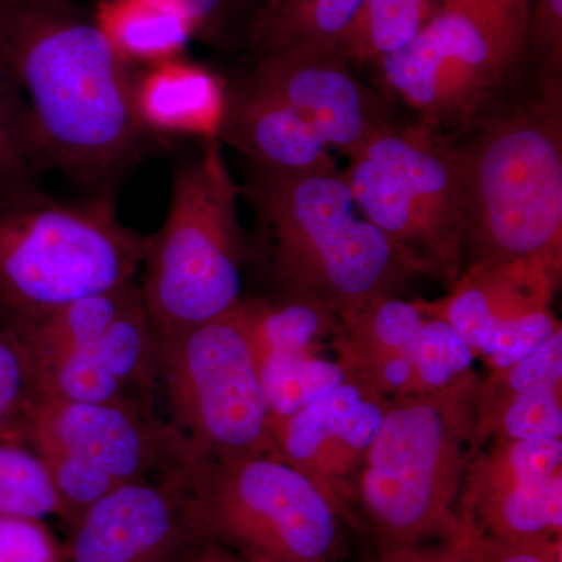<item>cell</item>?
Listing matches in <instances>:
<instances>
[{"label": "cell", "mask_w": 562, "mask_h": 562, "mask_svg": "<svg viewBox=\"0 0 562 562\" xmlns=\"http://www.w3.org/2000/svg\"><path fill=\"white\" fill-rule=\"evenodd\" d=\"M0 60L20 88L44 162L91 188L143 157L138 77L99 22L66 0H0Z\"/></svg>", "instance_id": "obj_1"}, {"label": "cell", "mask_w": 562, "mask_h": 562, "mask_svg": "<svg viewBox=\"0 0 562 562\" xmlns=\"http://www.w3.org/2000/svg\"><path fill=\"white\" fill-rule=\"evenodd\" d=\"M243 198L279 297L314 302L344 317L373 299L401 294L414 276L362 216L336 162L308 171L251 169Z\"/></svg>", "instance_id": "obj_2"}, {"label": "cell", "mask_w": 562, "mask_h": 562, "mask_svg": "<svg viewBox=\"0 0 562 562\" xmlns=\"http://www.w3.org/2000/svg\"><path fill=\"white\" fill-rule=\"evenodd\" d=\"M460 147L462 271L516 260L562 269V83L498 103Z\"/></svg>", "instance_id": "obj_3"}, {"label": "cell", "mask_w": 562, "mask_h": 562, "mask_svg": "<svg viewBox=\"0 0 562 562\" xmlns=\"http://www.w3.org/2000/svg\"><path fill=\"white\" fill-rule=\"evenodd\" d=\"M480 380L471 372L387 405L350 497V522L364 525L380 547L417 549L462 530V483L480 450Z\"/></svg>", "instance_id": "obj_4"}, {"label": "cell", "mask_w": 562, "mask_h": 562, "mask_svg": "<svg viewBox=\"0 0 562 562\" xmlns=\"http://www.w3.org/2000/svg\"><path fill=\"white\" fill-rule=\"evenodd\" d=\"M150 236L117 216L106 192L80 202L35 184L0 194V313L33 324L90 295L136 280Z\"/></svg>", "instance_id": "obj_5"}, {"label": "cell", "mask_w": 562, "mask_h": 562, "mask_svg": "<svg viewBox=\"0 0 562 562\" xmlns=\"http://www.w3.org/2000/svg\"><path fill=\"white\" fill-rule=\"evenodd\" d=\"M241 198L243 187L216 138L206 139L173 172L168 213L150 236L139 283L158 342L216 319L243 301L251 250L239 222Z\"/></svg>", "instance_id": "obj_6"}, {"label": "cell", "mask_w": 562, "mask_h": 562, "mask_svg": "<svg viewBox=\"0 0 562 562\" xmlns=\"http://www.w3.org/2000/svg\"><path fill=\"white\" fill-rule=\"evenodd\" d=\"M358 210L414 273L453 284L462 271L464 176L460 147L420 124L387 121L342 171Z\"/></svg>", "instance_id": "obj_7"}, {"label": "cell", "mask_w": 562, "mask_h": 562, "mask_svg": "<svg viewBox=\"0 0 562 562\" xmlns=\"http://www.w3.org/2000/svg\"><path fill=\"white\" fill-rule=\"evenodd\" d=\"M525 58L527 27L495 0H443L412 43L373 65L386 91L439 132L482 120Z\"/></svg>", "instance_id": "obj_8"}, {"label": "cell", "mask_w": 562, "mask_h": 562, "mask_svg": "<svg viewBox=\"0 0 562 562\" xmlns=\"http://www.w3.org/2000/svg\"><path fill=\"white\" fill-rule=\"evenodd\" d=\"M206 541L255 562H341L342 509L279 453L191 468Z\"/></svg>", "instance_id": "obj_9"}, {"label": "cell", "mask_w": 562, "mask_h": 562, "mask_svg": "<svg viewBox=\"0 0 562 562\" xmlns=\"http://www.w3.org/2000/svg\"><path fill=\"white\" fill-rule=\"evenodd\" d=\"M11 441L46 465L68 527L109 492L198 461L187 439L154 409L43 394L22 414Z\"/></svg>", "instance_id": "obj_10"}, {"label": "cell", "mask_w": 562, "mask_h": 562, "mask_svg": "<svg viewBox=\"0 0 562 562\" xmlns=\"http://www.w3.org/2000/svg\"><path fill=\"white\" fill-rule=\"evenodd\" d=\"M171 424L198 460L277 452L272 416L241 310L160 344Z\"/></svg>", "instance_id": "obj_11"}, {"label": "cell", "mask_w": 562, "mask_h": 562, "mask_svg": "<svg viewBox=\"0 0 562 562\" xmlns=\"http://www.w3.org/2000/svg\"><path fill=\"white\" fill-rule=\"evenodd\" d=\"M561 273L539 260L473 266L461 271L439 301L416 302L428 316L452 325L492 371H502L561 330L552 312Z\"/></svg>", "instance_id": "obj_12"}, {"label": "cell", "mask_w": 562, "mask_h": 562, "mask_svg": "<svg viewBox=\"0 0 562 562\" xmlns=\"http://www.w3.org/2000/svg\"><path fill=\"white\" fill-rule=\"evenodd\" d=\"M460 514L484 538L562 549V439L484 442L465 472Z\"/></svg>", "instance_id": "obj_13"}, {"label": "cell", "mask_w": 562, "mask_h": 562, "mask_svg": "<svg viewBox=\"0 0 562 562\" xmlns=\"http://www.w3.org/2000/svg\"><path fill=\"white\" fill-rule=\"evenodd\" d=\"M194 462L125 484L88 506L68 527V562L190 561L206 541L192 486Z\"/></svg>", "instance_id": "obj_14"}, {"label": "cell", "mask_w": 562, "mask_h": 562, "mask_svg": "<svg viewBox=\"0 0 562 562\" xmlns=\"http://www.w3.org/2000/svg\"><path fill=\"white\" fill-rule=\"evenodd\" d=\"M241 80L347 157L391 121L382 95L357 79L339 49L269 52Z\"/></svg>", "instance_id": "obj_15"}, {"label": "cell", "mask_w": 562, "mask_h": 562, "mask_svg": "<svg viewBox=\"0 0 562 562\" xmlns=\"http://www.w3.org/2000/svg\"><path fill=\"white\" fill-rule=\"evenodd\" d=\"M390 402L350 379L272 424L277 453L327 492L347 522L351 487Z\"/></svg>", "instance_id": "obj_16"}, {"label": "cell", "mask_w": 562, "mask_h": 562, "mask_svg": "<svg viewBox=\"0 0 562 562\" xmlns=\"http://www.w3.org/2000/svg\"><path fill=\"white\" fill-rule=\"evenodd\" d=\"M38 394L80 403L154 409L160 387V342L144 302L90 346L36 373Z\"/></svg>", "instance_id": "obj_17"}, {"label": "cell", "mask_w": 562, "mask_h": 562, "mask_svg": "<svg viewBox=\"0 0 562 562\" xmlns=\"http://www.w3.org/2000/svg\"><path fill=\"white\" fill-rule=\"evenodd\" d=\"M562 439V330L476 391V441Z\"/></svg>", "instance_id": "obj_18"}, {"label": "cell", "mask_w": 562, "mask_h": 562, "mask_svg": "<svg viewBox=\"0 0 562 562\" xmlns=\"http://www.w3.org/2000/svg\"><path fill=\"white\" fill-rule=\"evenodd\" d=\"M339 319L351 379L387 401L422 394L414 360L427 314L419 303L384 295Z\"/></svg>", "instance_id": "obj_19"}, {"label": "cell", "mask_w": 562, "mask_h": 562, "mask_svg": "<svg viewBox=\"0 0 562 562\" xmlns=\"http://www.w3.org/2000/svg\"><path fill=\"white\" fill-rule=\"evenodd\" d=\"M135 103L147 132L216 138L225 85L209 70L176 58L138 77Z\"/></svg>", "instance_id": "obj_20"}, {"label": "cell", "mask_w": 562, "mask_h": 562, "mask_svg": "<svg viewBox=\"0 0 562 562\" xmlns=\"http://www.w3.org/2000/svg\"><path fill=\"white\" fill-rule=\"evenodd\" d=\"M366 0H262L249 25L254 58L286 49H339Z\"/></svg>", "instance_id": "obj_21"}, {"label": "cell", "mask_w": 562, "mask_h": 562, "mask_svg": "<svg viewBox=\"0 0 562 562\" xmlns=\"http://www.w3.org/2000/svg\"><path fill=\"white\" fill-rule=\"evenodd\" d=\"M143 302L138 281L80 299L27 325H13L38 373L101 338L114 322Z\"/></svg>", "instance_id": "obj_22"}, {"label": "cell", "mask_w": 562, "mask_h": 562, "mask_svg": "<svg viewBox=\"0 0 562 562\" xmlns=\"http://www.w3.org/2000/svg\"><path fill=\"white\" fill-rule=\"evenodd\" d=\"M99 25L124 60L150 66L179 58L194 35L187 18L149 0H111Z\"/></svg>", "instance_id": "obj_23"}, {"label": "cell", "mask_w": 562, "mask_h": 562, "mask_svg": "<svg viewBox=\"0 0 562 562\" xmlns=\"http://www.w3.org/2000/svg\"><path fill=\"white\" fill-rule=\"evenodd\" d=\"M443 0H366L339 46L350 65H373L403 49Z\"/></svg>", "instance_id": "obj_24"}, {"label": "cell", "mask_w": 562, "mask_h": 562, "mask_svg": "<svg viewBox=\"0 0 562 562\" xmlns=\"http://www.w3.org/2000/svg\"><path fill=\"white\" fill-rule=\"evenodd\" d=\"M0 516H65L46 465L20 442L0 441Z\"/></svg>", "instance_id": "obj_25"}, {"label": "cell", "mask_w": 562, "mask_h": 562, "mask_svg": "<svg viewBox=\"0 0 562 562\" xmlns=\"http://www.w3.org/2000/svg\"><path fill=\"white\" fill-rule=\"evenodd\" d=\"M44 165L27 105L16 81L0 60V194L31 187L36 171Z\"/></svg>", "instance_id": "obj_26"}, {"label": "cell", "mask_w": 562, "mask_h": 562, "mask_svg": "<svg viewBox=\"0 0 562 562\" xmlns=\"http://www.w3.org/2000/svg\"><path fill=\"white\" fill-rule=\"evenodd\" d=\"M473 360L475 353L452 325L427 314L414 360L420 391H438L460 382L473 372Z\"/></svg>", "instance_id": "obj_27"}, {"label": "cell", "mask_w": 562, "mask_h": 562, "mask_svg": "<svg viewBox=\"0 0 562 562\" xmlns=\"http://www.w3.org/2000/svg\"><path fill=\"white\" fill-rule=\"evenodd\" d=\"M38 394L31 353L0 313V441H11L22 414Z\"/></svg>", "instance_id": "obj_28"}, {"label": "cell", "mask_w": 562, "mask_h": 562, "mask_svg": "<svg viewBox=\"0 0 562 562\" xmlns=\"http://www.w3.org/2000/svg\"><path fill=\"white\" fill-rule=\"evenodd\" d=\"M0 562H68V554L46 519L0 516Z\"/></svg>", "instance_id": "obj_29"}, {"label": "cell", "mask_w": 562, "mask_h": 562, "mask_svg": "<svg viewBox=\"0 0 562 562\" xmlns=\"http://www.w3.org/2000/svg\"><path fill=\"white\" fill-rule=\"evenodd\" d=\"M527 52L542 66L543 79H562V0H531Z\"/></svg>", "instance_id": "obj_30"}, {"label": "cell", "mask_w": 562, "mask_h": 562, "mask_svg": "<svg viewBox=\"0 0 562 562\" xmlns=\"http://www.w3.org/2000/svg\"><path fill=\"white\" fill-rule=\"evenodd\" d=\"M468 530L479 562H562V549L512 546L476 535L471 528Z\"/></svg>", "instance_id": "obj_31"}, {"label": "cell", "mask_w": 562, "mask_h": 562, "mask_svg": "<svg viewBox=\"0 0 562 562\" xmlns=\"http://www.w3.org/2000/svg\"><path fill=\"white\" fill-rule=\"evenodd\" d=\"M180 13L191 22L194 33L216 31L236 0H149Z\"/></svg>", "instance_id": "obj_32"}, {"label": "cell", "mask_w": 562, "mask_h": 562, "mask_svg": "<svg viewBox=\"0 0 562 562\" xmlns=\"http://www.w3.org/2000/svg\"><path fill=\"white\" fill-rule=\"evenodd\" d=\"M413 562H479L473 549L472 536L462 525V530L446 541L413 549Z\"/></svg>", "instance_id": "obj_33"}, {"label": "cell", "mask_w": 562, "mask_h": 562, "mask_svg": "<svg viewBox=\"0 0 562 562\" xmlns=\"http://www.w3.org/2000/svg\"><path fill=\"white\" fill-rule=\"evenodd\" d=\"M188 562H255L247 560L241 554L232 552L225 549L220 543L213 541H205L199 547L198 552L192 554Z\"/></svg>", "instance_id": "obj_34"}, {"label": "cell", "mask_w": 562, "mask_h": 562, "mask_svg": "<svg viewBox=\"0 0 562 562\" xmlns=\"http://www.w3.org/2000/svg\"><path fill=\"white\" fill-rule=\"evenodd\" d=\"M495 2L508 11L512 16L516 18L520 24L525 25V27H528L531 0H495Z\"/></svg>", "instance_id": "obj_35"}, {"label": "cell", "mask_w": 562, "mask_h": 562, "mask_svg": "<svg viewBox=\"0 0 562 562\" xmlns=\"http://www.w3.org/2000/svg\"><path fill=\"white\" fill-rule=\"evenodd\" d=\"M372 562H413V549H390L382 547V552Z\"/></svg>", "instance_id": "obj_36"}]
</instances>
